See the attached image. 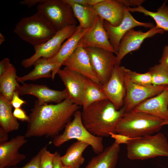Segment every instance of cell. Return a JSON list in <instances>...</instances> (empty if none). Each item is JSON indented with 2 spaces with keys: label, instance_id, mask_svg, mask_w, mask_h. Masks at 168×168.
<instances>
[{
  "label": "cell",
  "instance_id": "4",
  "mask_svg": "<svg viewBox=\"0 0 168 168\" xmlns=\"http://www.w3.org/2000/svg\"><path fill=\"white\" fill-rule=\"evenodd\" d=\"M163 120L143 112H125L116 126V133L131 138L150 135L159 132Z\"/></svg>",
  "mask_w": 168,
  "mask_h": 168
},
{
  "label": "cell",
  "instance_id": "43",
  "mask_svg": "<svg viewBox=\"0 0 168 168\" xmlns=\"http://www.w3.org/2000/svg\"><path fill=\"white\" fill-rule=\"evenodd\" d=\"M8 132L0 127V142H6L8 138Z\"/></svg>",
  "mask_w": 168,
  "mask_h": 168
},
{
  "label": "cell",
  "instance_id": "34",
  "mask_svg": "<svg viewBox=\"0 0 168 168\" xmlns=\"http://www.w3.org/2000/svg\"><path fill=\"white\" fill-rule=\"evenodd\" d=\"M110 136L115 139V142L119 144H127L130 140L137 138H131L128 136L117 133H110Z\"/></svg>",
  "mask_w": 168,
  "mask_h": 168
},
{
  "label": "cell",
  "instance_id": "11",
  "mask_svg": "<svg viewBox=\"0 0 168 168\" xmlns=\"http://www.w3.org/2000/svg\"><path fill=\"white\" fill-rule=\"evenodd\" d=\"M124 66L115 65L110 77L102 88L107 99L119 110L124 106L126 94Z\"/></svg>",
  "mask_w": 168,
  "mask_h": 168
},
{
  "label": "cell",
  "instance_id": "12",
  "mask_svg": "<svg viewBox=\"0 0 168 168\" xmlns=\"http://www.w3.org/2000/svg\"><path fill=\"white\" fill-rule=\"evenodd\" d=\"M165 31L154 26L146 32L135 30L133 28L128 30L120 41L116 54V65H120L123 58L128 53L139 49L141 44L147 38L157 34H163Z\"/></svg>",
  "mask_w": 168,
  "mask_h": 168
},
{
  "label": "cell",
  "instance_id": "38",
  "mask_svg": "<svg viewBox=\"0 0 168 168\" xmlns=\"http://www.w3.org/2000/svg\"><path fill=\"white\" fill-rule=\"evenodd\" d=\"M127 7L132 8L137 7L141 6L142 4L145 1L144 0H119Z\"/></svg>",
  "mask_w": 168,
  "mask_h": 168
},
{
  "label": "cell",
  "instance_id": "26",
  "mask_svg": "<svg viewBox=\"0 0 168 168\" xmlns=\"http://www.w3.org/2000/svg\"><path fill=\"white\" fill-rule=\"evenodd\" d=\"M106 99H108L103 90L102 84L87 78L82 94L83 109L94 103Z\"/></svg>",
  "mask_w": 168,
  "mask_h": 168
},
{
  "label": "cell",
  "instance_id": "20",
  "mask_svg": "<svg viewBox=\"0 0 168 168\" xmlns=\"http://www.w3.org/2000/svg\"><path fill=\"white\" fill-rule=\"evenodd\" d=\"M91 28L84 29L79 26H77L74 33L63 44L57 53L52 58L48 59L56 66L52 73L51 78L53 80L63 62L77 47L81 39Z\"/></svg>",
  "mask_w": 168,
  "mask_h": 168
},
{
  "label": "cell",
  "instance_id": "18",
  "mask_svg": "<svg viewBox=\"0 0 168 168\" xmlns=\"http://www.w3.org/2000/svg\"><path fill=\"white\" fill-rule=\"evenodd\" d=\"M62 65L69 69L80 74L96 83L101 84L91 66L86 52L82 47H77L65 61Z\"/></svg>",
  "mask_w": 168,
  "mask_h": 168
},
{
  "label": "cell",
  "instance_id": "19",
  "mask_svg": "<svg viewBox=\"0 0 168 168\" xmlns=\"http://www.w3.org/2000/svg\"><path fill=\"white\" fill-rule=\"evenodd\" d=\"M132 112L146 113L168 121V87L160 94L139 104Z\"/></svg>",
  "mask_w": 168,
  "mask_h": 168
},
{
  "label": "cell",
  "instance_id": "21",
  "mask_svg": "<svg viewBox=\"0 0 168 168\" xmlns=\"http://www.w3.org/2000/svg\"><path fill=\"white\" fill-rule=\"evenodd\" d=\"M93 7L97 16L114 26L121 22L127 7L119 0H102Z\"/></svg>",
  "mask_w": 168,
  "mask_h": 168
},
{
  "label": "cell",
  "instance_id": "5",
  "mask_svg": "<svg viewBox=\"0 0 168 168\" xmlns=\"http://www.w3.org/2000/svg\"><path fill=\"white\" fill-rule=\"evenodd\" d=\"M126 145L127 156L131 160L168 157V141L161 132L136 138L130 141Z\"/></svg>",
  "mask_w": 168,
  "mask_h": 168
},
{
  "label": "cell",
  "instance_id": "10",
  "mask_svg": "<svg viewBox=\"0 0 168 168\" xmlns=\"http://www.w3.org/2000/svg\"><path fill=\"white\" fill-rule=\"evenodd\" d=\"M84 49L101 83L105 84L109 80L116 65V56L114 53L100 48L90 47Z\"/></svg>",
  "mask_w": 168,
  "mask_h": 168
},
{
  "label": "cell",
  "instance_id": "24",
  "mask_svg": "<svg viewBox=\"0 0 168 168\" xmlns=\"http://www.w3.org/2000/svg\"><path fill=\"white\" fill-rule=\"evenodd\" d=\"M89 146L88 144L79 141L72 144L64 155L61 156L63 166L68 168H79L84 161L82 153Z\"/></svg>",
  "mask_w": 168,
  "mask_h": 168
},
{
  "label": "cell",
  "instance_id": "31",
  "mask_svg": "<svg viewBox=\"0 0 168 168\" xmlns=\"http://www.w3.org/2000/svg\"><path fill=\"white\" fill-rule=\"evenodd\" d=\"M125 71L128 77L132 82L143 86L152 85V75L149 71L140 73L126 68Z\"/></svg>",
  "mask_w": 168,
  "mask_h": 168
},
{
  "label": "cell",
  "instance_id": "45",
  "mask_svg": "<svg viewBox=\"0 0 168 168\" xmlns=\"http://www.w3.org/2000/svg\"><path fill=\"white\" fill-rule=\"evenodd\" d=\"M168 125V121H164L162 124V125L163 126L164 125Z\"/></svg>",
  "mask_w": 168,
  "mask_h": 168
},
{
  "label": "cell",
  "instance_id": "46",
  "mask_svg": "<svg viewBox=\"0 0 168 168\" xmlns=\"http://www.w3.org/2000/svg\"><path fill=\"white\" fill-rule=\"evenodd\" d=\"M63 168H68V167H66V166H63Z\"/></svg>",
  "mask_w": 168,
  "mask_h": 168
},
{
  "label": "cell",
  "instance_id": "47",
  "mask_svg": "<svg viewBox=\"0 0 168 168\" xmlns=\"http://www.w3.org/2000/svg\"></svg>",
  "mask_w": 168,
  "mask_h": 168
},
{
  "label": "cell",
  "instance_id": "13",
  "mask_svg": "<svg viewBox=\"0 0 168 168\" xmlns=\"http://www.w3.org/2000/svg\"><path fill=\"white\" fill-rule=\"evenodd\" d=\"M103 25L109 36L110 42L117 54L121 40L128 30L137 26L151 28L155 26L152 23L143 22L136 20L130 14L127 7L125 10L123 19L119 25L114 26L105 20H104Z\"/></svg>",
  "mask_w": 168,
  "mask_h": 168
},
{
  "label": "cell",
  "instance_id": "29",
  "mask_svg": "<svg viewBox=\"0 0 168 168\" xmlns=\"http://www.w3.org/2000/svg\"><path fill=\"white\" fill-rule=\"evenodd\" d=\"M17 76L16 68L12 64L8 70L0 77V94L10 101L19 84L16 80Z\"/></svg>",
  "mask_w": 168,
  "mask_h": 168
},
{
  "label": "cell",
  "instance_id": "23",
  "mask_svg": "<svg viewBox=\"0 0 168 168\" xmlns=\"http://www.w3.org/2000/svg\"><path fill=\"white\" fill-rule=\"evenodd\" d=\"M34 69L24 76H17L18 82L23 83L29 80H35L40 78L51 77L52 72L56 68V65L49 61L48 59L40 58L34 63Z\"/></svg>",
  "mask_w": 168,
  "mask_h": 168
},
{
  "label": "cell",
  "instance_id": "3",
  "mask_svg": "<svg viewBox=\"0 0 168 168\" xmlns=\"http://www.w3.org/2000/svg\"><path fill=\"white\" fill-rule=\"evenodd\" d=\"M14 31L34 48L43 44L57 32L50 22L38 12L22 18L16 24Z\"/></svg>",
  "mask_w": 168,
  "mask_h": 168
},
{
  "label": "cell",
  "instance_id": "16",
  "mask_svg": "<svg viewBox=\"0 0 168 168\" xmlns=\"http://www.w3.org/2000/svg\"><path fill=\"white\" fill-rule=\"evenodd\" d=\"M25 136L18 135L0 142V168L15 166L24 160L26 155L19 150L27 142Z\"/></svg>",
  "mask_w": 168,
  "mask_h": 168
},
{
  "label": "cell",
  "instance_id": "22",
  "mask_svg": "<svg viewBox=\"0 0 168 168\" xmlns=\"http://www.w3.org/2000/svg\"><path fill=\"white\" fill-rule=\"evenodd\" d=\"M120 150V145L114 142L102 152L92 157L85 168H114Z\"/></svg>",
  "mask_w": 168,
  "mask_h": 168
},
{
  "label": "cell",
  "instance_id": "39",
  "mask_svg": "<svg viewBox=\"0 0 168 168\" xmlns=\"http://www.w3.org/2000/svg\"><path fill=\"white\" fill-rule=\"evenodd\" d=\"M12 64L8 58H5L0 61V77L3 75L8 70Z\"/></svg>",
  "mask_w": 168,
  "mask_h": 168
},
{
  "label": "cell",
  "instance_id": "2",
  "mask_svg": "<svg viewBox=\"0 0 168 168\" xmlns=\"http://www.w3.org/2000/svg\"><path fill=\"white\" fill-rule=\"evenodd\" d=\"M125 113L123 106L119 110L108 99L95 102L83 109L81 117L83 125L91 134L101 137L116 133V125Z\"/></svg>",
  "mask_w": 168,
  "mask_h": 168
},
{
  "label": "cell",
  "instance_id": "36",
  "mask_svg": "<svg viewBox=\"0 0 168 168\" xmlns=\"http://www.w3.org/2000/svg\"><path fill=\"white\" fill-rule=\"evenodd\" d=\"M64 1L71 5L73 4H77L82 5H90L94 6L102 0H64Z\"/></svg>",
  "mask_w": 168,
  "mask_h": 168
},
{
  "label": "cell",
  "instance_id": "9",
  "mask_svg": "<svg viewBox=\"0 0 168 168\" xmlns=\"http://www.w3.org/2000/svg\"><path fill=\"white\" fill-rule=\"evenodd\" d=\"M125 69L126 94L123 106L125 112H132L139 104L146 100L160 94L168 87L166 86L152 85L143 86L133 83L128 77Z\"/></svg>",
  "mask_w": 168,
  "mask_h": 168
},
{
  "label": "cell",
  "instance_id": "8",
  "mask_svg": "<svg viewBox=\"0 0 168 168\" xmlns=\"http://www.w3.org/2000/svg\"><path fill=\"white\" fill-rule=\"evenodd\" d=\"M77 26H70L57 31L51 38L43 44L34 47V54L29 58L23 60L21 65L25 68L33 66L40 58L49 59L54 56L58 52L62 45L76 31Z\"/></svg>",
  "mask_w": 168,
  "mask_h": 168
},
{
  "label": "cell",
  "instance_id": "33",
  "mask_svg": "<svg viewBox=\"0 0 168 168\" xmlns=\"http://www.w3.org/2000/svg\"><path fill=\"white\" fill-rule=\"evenodd\" d=\"M41 152L40 150L30 160L23 166L18 168L15 166L5 168H40Z\"/></svg>",
  "mask_w": 168,
  "mask_h": 168
},
{
  "label": "cell",
  "instance_id": "42",
  "mask_svg": "<svg viewBox=\"0 0 168 168\" xmlns=\"http://www.w3.org/2000/svg\"><path fill=\"white\" fill-rule=\"evenodd\" d=\"M44 0H25L20 2V4L22 5H26L29 7L37 5V6L43 3Z\"/></svg>",
  "mask_w": 168,
  "mask_h": 168
},
{
  "label": "cell",
  "instance_id": "15",
  "mask_svg": "<svg viewBox=\"0 0 168 168\" xmlns=\"http://www.w3.org/2000/svg\"><path fill=\"white\" fill-rule=\"evenodd\" d=\"M104 20L97 16L92 26L80 40L77 47L100 48L117 54L109 40V36L104 26Z\"/></svg>",
  "mask_w": 168,
  "mask_h": 168
},
{
  "label": "cell",
  "instance_id": "35",
  "mask_svg": "<svg viewBox=\"0 0 168 168\" xmlns=\"http://www.w3.org/2000/svg\"><path fill=\"white\" fill-rule=\"evenodd\" d=\"M13 114L14 117L17 119L22 121L28 122L30 118L29 116L26 114V112L21 108H15Z\"/></svg>",
  "mask_w": 168,
  "mask_h": 168
},
{
  "label": "cell",
  "instance_id": "30",
  "mask_svg": "<svg viewBox=\"0 0 168 168\" xmlns=\"http://www.w3.org/2000/svg\"><path fill=\"white\" fill-rule=\"evenodd\" d=\"M152 77V85L168 86V68L160 63L149 69Z\"/></svg>",
  "mask_w": 168,
  "mask_h": 168
},
{
  "label": "cell",
  "instance_id": "41",
  "mask_svg": "<svg viewBox=\"0 0 168 168\" xmlns=\"http://www.w3.org/2000/svg\"><path fill=\"white\" fill-rule=\"evenodd\" d=\"M54 156L52 168H63V165L61 160V156L57 152L54 153Z\"/></svg>",
  "mask_w": 168,
  "mask_h": 168
},
{
  "label": "cell",
  "instance_id": "28",
  "mask_svg": "<svg viewBox=\"0 0 168 168\" xmlns=\"http://www.w3.org/2000/svg\"><path fill=\"white\" fill-rule=\"evenodd\" d=\"M166 1L160 7L156 12H153L147 10L142 6L132 8L127 7L129 12H138L149 16L155 21L157 27L168 31V5H166Z\"/></svg>",
  "mask_w": 168,
  "mask_h": 168
},
{
  "label": "cell",
  "instance_id": "14",
  "mask_svg": "<svg viewBox=\"0 0 168 168\" xmlns=\"http://www.w3.org/2000/svg\"><path fill=\"white\" fill-rule=\"evenodd\" d=\"M16 91L20 95H30L36 97L39 103H56L61 102L68 97L66 90H56L51 89L44 85L24 83L19 84Z\"/></svg>",
  "mask_w": 168,
  "mask_h": 168
},
{
  "label": "cell",
  "instance_id": "27",
  "mask_svg": "<svg viewBox=\"0 0 168 168\" xmlns=\"http://www.w3.org/2000/svg\"><path fill=\"white\" fill-rule=\"evenodd\" d=\"M71 6L76 19L79 22V26L84 29L91 28L98 16L93 6L77 4Z\"/></svg>",
  "mask_w": 168,
  "mask_h": 168
},
{
  "label": "cell",
  "instance_id": "17",
  "mask_svg": "<svg viewBox=\"0 0 168 168\" xmlns=\"http://www.w3.org/2000/svg\"><path fill=\"white\" fill-rule=\"evenodd\" d=\"M57 74L65 86L68 97L76 104L82 106L83 92L87 78L65 67L60 68Z\"/></svg>",
  "mask_w": 168,
  "mask_h": 168
},
{
  "label": "cell",
  "instance_id": "44",
  "mask_svg": "<svg viewBox=\"0 0 168 168\" xmlns=\"http://www.w3.org/2000/svg\"><path fill=\"white\" fill-rule=\"evenodd\" d=\"M5 41V38L2 34L0 33V44H2Z\"/></svg>",
  "mask_w": 168,
  "mask_h": 168
},
{
  "label": "cell",
  "instance_id": "37",
  "mask_svg": "<svg viewBox=\"0 0 168 168\" xmlns=\"http://www.w3.org/2000/svg\"><path fill=\"white\" fill-rule=\"evenodd\" d=\"M18 92L16 91L12 95L11 103L14 109L21 108L23 105L26 103V101L20 98Z\"/></svg>",
  "mask_w": 168,
  "mask_h": 168
},
{
  "label": "cell",
  "instance_id": "1",
  "mask_svg": "<svg viewBox=\"0 0 168 168\" xmlns=\"http://www.w3.org/2000/svg\"><path fill=\"white\" fill-rule=\"evenodd\" d=\"M79 108L68 97L55 104H40L36 100L29 115L25 136L54 138L65 128Z\"/></svg>",
  "mask_w": 168,
  "mask_h": 168
},
{
  "label": "cell",
  "instance_id": "32",
  "mask_svg": "<svg viewBox=\"0 0 168 168\" xmlns=\"http://www.w3.org/2000/svg\"><path fill=\"white\" fill-rule=\"evenodd\" d=\"M41 155L40 168H52L54 153L48 150L46 147L40 150Z\"/></svg>",
  "mask_w": 168,
  "mask_h": 168
},
{
  "label": "cell",
  "instance_id": "25",
  "mask_svg": "<svg viewBox=\"0 0 168 168\" xmlns=\"http://www.w3.org/2000/svg\"><path fill=\"white\" fill-rule=\"evenodd\" d=\"M11 101L0 94V125L7 132L18 130L20 124L13 116Z\"/></svg>",
  "mask_w": 168,
  "mask_h": 168
},
{
  "label": "cell",
  "instance_id": "7",
  "mask_svg": "<svg viewBox=\"0 0 168 168\" xmlns=\"http://www.w3.org/2000/svg\"><path fill=\"white\" fill-rule=\"evenodd\" d=\"M37 10L50 22L57 31L77 24L72 7L64 0H44L37 6Z\"/></svg>",
  "mask_w": 168,
  "mask_h": 168
},
{
  "label": "cell",
  "instance_id": "40",
  "mask_svg": "<svg viewBox=\"0 0 168 168\" xmlns=\"http://www.w3.org/2000/svg\"><path fill=\"white\" fill-rule=\"evenodd\" d=\"M159 63L161 65L168 68V45L163 48Z\"/></svg>",
  "mask_w": 168,
  "mask_h": 168
},
{
  "label": "cell",
  "instance_id": "6",
  "mask_svg": "<svg viewBox=\"0 0 168 168\" xmlns=\"http://www.w3.org/2000/svg\"><path fill=\"white\" fill-rule=\"evenodd\" d=\"M73 116V119L67 124L63 133L53 138V145L59 147L70 140L75 139L88 144L96 154L102 152L104 149L103 138L93 135L86 128L83 124L80 111L76 112Z\"/></svg>",
  "mask_w": 168,
  "mask_h": 168
}]
</instances>
